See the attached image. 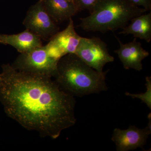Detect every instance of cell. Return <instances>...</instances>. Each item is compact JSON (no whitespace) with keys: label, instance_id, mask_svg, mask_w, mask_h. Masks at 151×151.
Segmentation results:
<instances>
[{"label":"cell","instance_id":"obj_1","mask_svg":"<svg viewBox=\"0 0 151 151\" xmlns=\"http://www.w3.org/2000/svg\"><path fill=\"white\" fill-rule=\"evenodd\" d=\"M0 102L6 115L41 137H58L76 124V101L51 77L2 66Z\"/></svg>","mask_w":151,"mask_h":151},{"label":"cell","instance_id":"obj_2","mask_svg":"<svg viewBox=\"0 0 151 151\" xmlns=\"http://www.w3.org/2000/svg\"><path fill=\"white\" fill-rule=\"evenodd\" d=\"M108 71L98 72L71 53L58 60L53 78L65 92L73 96L82 97L107 91L106 76Z\"/></svg>","mask_w":151,"mask_h":151},{"label":"cell","instance_id":"obj_3","mask_svg":"<svg viewBox=\"0 0 151 151\" xmlns=\"http://www.w3.org/2000/svg\"><path fill=\"white\" fill-rule=\"evenodd\" d=\"M147 11L127 0H99L88 16L80 19L79 27L102 33L123 29L135 17Z\"/></svg>","mask_w":151,"mask_h":151},{"label":"cell","instance_id":"obj_4","mask_svg":"<svg viewBox=\"0 0 151 151\" xmlns=\"http://www.w3.org/2000/svg\"><path fill=\"white\" fill-rule=\"evenodd\" d=\"M58 61L49 55L45 46H42L21 53L11 65L23 72L53 78Z\"/></svg>","mask_w":151,"mask_h":151},{"label":"cell","instance_id":"obj_5","mask_svg":"<svg viewBox=\"0 0 151 151\" xmlns=\"http://www.w3.org/2000/svg\"><path fill=\"white\" fill-rule=\"evenodd\" d=\"M86 64L99 72L107 63L114 61L107 45L99 37H81L75 53Z\"/></svg>","mask_w":151,"mask_h":151},{"label":"cell","instance_id":"obj_6","mask_svg":"<svg viewBox=\"0 0 151 151\" xmlns=\"http://www.w3.org/2000/svg\"><path fill=\"white\" fill-rule=\"evenodd\" d=\"M23 24L26 29L44 39L51 37L59 30V27L47 12L40 0L30 7Z\"/></svg>","mask_w":151,"mask_h":151},{"label":"cell","instance_id":"obj_7","mask_svg":"<svg viewBox=\"0 0 151 151\" xmlns=\"http://www.w3.org/2000/svg\"><path fill=\"white\" fill-rule=\"evenodd\" d=\"M68 20L67 27L51 37L45 45L49 55L57 60L66 55L75 53L81 38L76 32L72 18Z\"/></svg>","mask_w":151,"mask_h":151},{"label":"cell","instance_id":"obj_8","mask_svg":"<svg viewBox=\"0 0 151 151\" xmlns=\"http://www.w3.org/2000/svg\"><path fill=\"white\" fill-rule=\"evenodd\" d=\"M151 133V127L140 129L134 126H129L128 129H114L112 141L115 143L117 151H127L138 148H143L147 143Z\"/></svg>","mask_w":151,"mask_h":151},{"label":"cell","instance_id":"obj_9","mask_svg":"<svg viewBox=\"0 0 151 151\" xmlns=\"http://www.w3.org/2000/svg\"><path fill=\"white\" fill-rule=\"evenodd\" d=\"M116 37L120 47L115 50V52L118 55L124 68L134 69L139 71L142 70V61L149 56L148 52L143 48L142 44L137 41V38H134L131 42L124 44L117 37Z\"/></svg>","mask_w":151,"mask_h":151},{"label":"cell","instance_id":"obj_10","mask_svg":"<svg viewBox=\"0 0 151 151\" xmlns=\"http://www.w3.org/2000/svg\"><path fill=\"white\" fill-rule=\"evenodd\" d=\"M0 43L12 46L20 53L42 46V39L27 29L17 34H0Z\"/></svg>","mask_w":151,"mask_h":151},{"label":"cell","instance_id":"obj_11","mask_svg":"<svg viewBox=\"0 0 151 151\" xmlns=\"http://www.w3.org/2000/svg\"><path fill=\"white\" fill-rule=\"evenodd\" d=\"M52 19L55 22L69 20L78 12L74 3L67 0H40Z\"/></svg>","mask_w":151,"mask_h":151},{"label":"cell","instance_id":"obj_12","mask_svg":"<svg viewBox=\"0 0 151 151\" xmlns=\"http://www.w3.org/2000/svg\"><path fill=\"white\" fill-rule=\"evenodd\" d=\"M129 25L122 29L120 34L132 35L135 38L150 42L151 40V13H144L132 19Z\"/></svg>","mask_w":151,"mask_h":151},{"label":"cell","instance_id":"obj_13","mask_svg":"<svg viewBox=\"0 0 151 151\" xmlns=\"http://www.w3.org/2000/svg\"><path fill=\"white\" fill-rule=\"evenodd\" d=\"M147 91L145 93L141 94H131L126 92L125 94L127 96H130L133 99L138 98L140 99L142 103H145L151 109V77L147 76L146 77V84Z\"/></svg>","mask_w":151,"mask_h":151},{"label":"cell","instance_id":"obj_14","mask_svg":"<svg viewBox=\"0 0 151 151\" xmlns=\"http://www.w3.org/2000/svg\"><path fill=\"white\" fill-rule=\"evenodd\" d=\"M98 1L99 0H74V3L79 12L87 10L91 12Z\"/></svg>","mask_w":151,"mask_h":151},{"label":"cell","instance_id":"obj_15","mask_svg":"<svg viewBox=\"0 0 151 151\" xmlns=\"http://www.w3.org/2000/svg\"><path fill=\"white\" fill-rule=\"evenodd\" d=\"M135 6L145 9L147 11H151V0H127Z\"/></svg>","mask_w":151,"mask_h":151},{"label":"cell","instance_id":"obj_16","mask_svg":"<svg viewBox=\"0 0 151 151\" xmlns=\"http://www.w3.org/2000/svg\"><path fill=\"white\" fill-rule=\"evenodd\" d=\"M67 1H69L71 2L74 3V0H67Z\"/></svg>","mask_w":151,"mask_h":151},{"label":"cell","instance_id":"obj_17","mask_svg":"<svg viewBox=\"0 0 151 151\" xmlns=\"http://www.w3.org/2000/svg\"><path fill=\"white\" fill-rule=\"evenodd\" d=\"M1 77H0V81H1Z\"/></svg>","mask_w":151,"mask_h":151}]
</instances>
